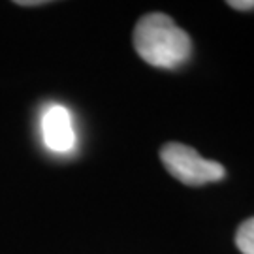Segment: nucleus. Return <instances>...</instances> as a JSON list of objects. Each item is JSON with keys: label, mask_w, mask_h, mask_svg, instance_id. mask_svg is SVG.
Segmentation results:
<instances>
[{"label": "nucleus", "mask_w": 254, "mask_h": 254, "mask_svg": "<svg viewBox=\"0 0 254 254\" xmlns=\"http://www.w3.org/2000/svg\"><path fill=\"white\" fill-rule=\"evenodd\" d=\"M46 4L44 0H38V2H17V6H42Z\"/></svg>", "instance_id": "nucleus-6"}, {"label": "nucleus", "mask_w": 254, "mask_h": 254, "mask_svg": "<svg viewBox=\"0 0 254 254\" xmlns=\"http://www.w3.org/2000/svg\"><path fill=\"white\" fill-rule=\"evenodd\" d=\"M134 49L154 68L175 70L190 59V36L175 25L170 15L154 11L139 19L134 27Z\"/></svg>", "instance_id": "nucleus-1"}, {"label": "nucleus", "mask_w": 254, "mask_h": 254, "mask_svg": "<svg viewBox=\"0 0 254 254\" xmlns=\"http://www.w3.org/2000/svg\"><path fill=\"white\" fill-rule=\"evenodd\" d=\"M236 247L241 254H254V217L241 222L236 232Z\"/></svg>", "instance_id": "nucleus-4"}, {"label": "nucleus", "mask_w": 254, "mask_h": 254, "mask_svg": "<svg viewBox=\"0 0 254 254\" xmlns=\"http://www.w3.org/2000/svg\"><path fill=\"white\" fill-rule=\"evenodd\" d=\"M44 145L55 154H70L77 145V132L70 109L63 104H49L40 121Z\"/></svg>", "instance_id": "nucleus-3"}, {"label": "nucleus", "mask_w": 254, "mask_h": 254, "mask_svg": "<svg viewBox=\"0 0 254 254\" xmlns=\"http://www.w3.org/2000/svg\"><path fill=\"white\" fill-rule=\"evenodd\" d=\"M160 160L168 173L187 187H203L207 183H217L224 179L226 170L222 164L203 158L196 149L170 141L160 149Z\"/></svg>", "instance_id": "nucleus-2"}, {"label": "nucleus", "mask_w": 254, "mask_h": 254, "mask_svg": "<svg viewBox=\"0 0 254 254\" xmlns=\"http://www.w3.org/2000/svg\"><path fill=\"white\" fill-rule=\"evenodd\" d=\"M228 6L239 11H245V9H254V0H232L228 2Z\"/></svg>", "instance_id": "nucleus-5"}]
</instances>
